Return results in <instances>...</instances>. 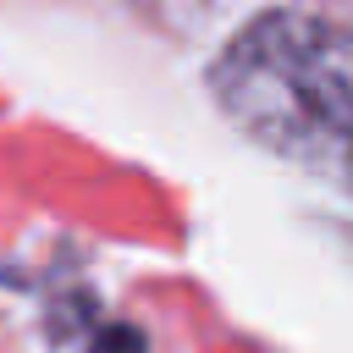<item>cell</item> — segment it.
I'll return each mask as SVG.
<instances>
[{
    "mask_svg": "<svg viewBox=\"0 0 353 353\" xmlns=\"http://www.w3.org/2000/svg\"><path fill=\"white\" fill-rule=\"evenodd\" d=\"M210 88L243 138L353 199V28L259 11L215 55Z\"/></svg>",
    "mask_w": 353,
    "mask_h": 353,
    "instance_id": "1",
    "label": "cell"
},
{
    "mask_svg": "<svg viewBox=\"0 0 353 353\" xmlns=\"http://www.w3.org/2000/svg\"><path fill=\"white\" fill-rule=\"evenodd\" d=\"M88 353H143V336L132 325H110V331H99V342Z\"/></svg>",
    "mask_w": 353,
    "mask_h": 353,
    "instance_id": "2",
    "label": "cell"
}]
</instances>
